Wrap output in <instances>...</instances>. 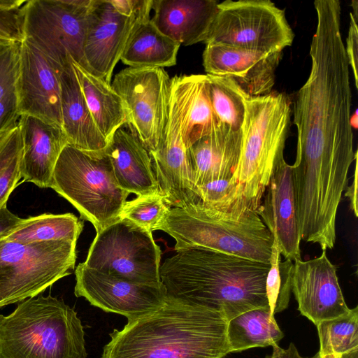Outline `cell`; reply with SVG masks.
I'll return each instance as SVG.
<instances>
[{
    "label": "cell",
    "instance_id": "6da1fadb",
    "mask_svg": "<svg viewBox=\"0 0 358 358\" xmlns=\"http://www.w3.org/2000/svg\"><path fill=\"white\" fill-rule=\"evenodd\" d=\"M269 264L203 248L176 251L159 268L166 296L222 314L228 322L248 310L269 308Z\"/></svg>",
    "mask_w": 358,
    "mask_h": 358
},
{
    "label": "cell",
    "instance_id": "7a4b0ae2",
    "mask_svg": "<svg viewBox=\"0 0 358 358\" xmlns=\"http://www.w3.org/2000/svg\"><path fill=\"white\" fill-rule=\"evenodd\" d=\"M227 324L220 313L166 296L159 308L115 329L101 358H223Z\"/></svg>",
    "mask_w": 358,
    "mask_h": 358
},
{
    "label": "cell",
    "instance_id": "3957f363",
    "mask_svg": "<svg viewBox=\"0 0 358 358\" xmlns=\"http://www.w3.org/2000/svg\"><path fill=\"white\" fill-rule=\"evenodd\" d=\"M240 158L230 182L237 201L257 213L269 180L285 159L291 101L284 93L252 96L243 91Z\"/></svg>",
    "mask_w": 358,
    "mask_h": 358
},
{
    "label": "cell",
    "instance_id": "277c9868",
    "mask_svg": "<svg viewBox=\"0 0 358 358\" xmlns=\"http://www.w3.org/2000/svg\"><path fill=\"white\" fill-rule=\"evenodd\" d=\"M157 230L175 240L176 251L199 247L269 264L273 236L257 213L247 207L214 209L197 200L171 207Z\"/></svg>",
    "mask_w": 358,
    "mask_h": 358
},
{
    "label": "cell",
    "instance_id": "5b68a950",
    "mask_svg": "<svg viewBox=\"0 0 358 358\" xmlns=\"http://www.w3.org/2000/svg\"><path fill=\"white\" fill-rule=\"evenodd\" d=\"M77 313L63 300L40 294L0 315V358H87Z\"/></svg>",
    "mask_w": 358,
    "mask_h": 358
},
{
    "label": "cell",
    "instance_id": "8992f818",
    "mask_svg": "<svg viewBox=\"0 0 358 358\" xmlns=\"http://www.w3.org/2000/svg\"><path fill=\"white\" fill-rule=\"evenodd\" d=\"M50 188L70 202L96 232L118 219L129 193L115 179L108 157L67 144L55 164Z\"/></svg>",
    "mask_w": 358,
    "mask_h": 358
},
{
    "label": "cell",
    "instance_id": "52a82bcc",
    "mask_svg": "<svg viewBox=\"0 0 358 358\" xmlns=\"http://www.w3.org/2000/svg\"><path fill=\"white\" fill-rule=\"evenodd\" d=\"M77 241L0 240V308L35 297L75 268Z\"/></svg>",
    "mask_w": 358,
    "mask_h": 358
},
{
    "label": "cell",
    "instance_id": "ba28073f",
    "mask_svg": "<svg viewBox=\"0 0 358 358\" xmlns=\"http://www.w3.org/2000/svg\"><path fill=\"white\" fill-rule=\"evenodd\" d=\"M92 0H28L21 8L23 41L62 69L84 67L83 42Z\"/></svg>",
    "mask_w": 358,
    "mask_h": 358
},
{
    "label": "cell",
    "instance_id": "9c48e42d",
    "mask_svg": "<svg viewBox=\"0 0 358 358\" xmlns=\"http://www.w3.org/2000/svg\"><path fill=\"white\" fill-rule=\"evenodd\" d=\"M152 232L118 218L96 232L83 263L132 282L160 283L162 251Z\"/></svg>",
    "mask_w": 358,
    "mask_h": 358
},
{
    "label": "cell",
    "instance_id": "30bf717a",
    "mask_svg": "<svg viewBox=\"0 0 358 358\" xmlns=\"http://www.w3.org/2000/svg\"><path fill=\"white\" fill-rule=\"evenodd\" d=\"M217 7L206 44L273 52H282L293 43L294 34L285 10L270 0H227Z\"/></svg>",
    "mask_w": 358,
    "mask_h": 358
},
{
    "label": "cell",
    "instance_id": "8fae6325",
    "mask_svg": "<svg viewBox=\"0 0 358 358\" xmlns=\"http://www.w3.org/2000/svg\"><path fill=\"white\" fill-rule=\"evenodd\" d=\"M170 78L163 68L128 67L111 84L127 112L129 129L149 152L159 145L166 124Z\"/></svg>",
    "mask_w": 358,
    "mask_h": 358
},
{
    "label": "cell",
    "instance_id": "7c38bea8",
    "mask_svg": "<svg viewBox=\"0 0 358 358\" xmlns=\"http://www.w3.org/2000/svg\"><path fill=\"white\" fill-rule=\"evenodd\" d=\"M185 103L182 87H169L166 124L157 150L149 152L158 192L171 207L183 208L198 199L192 176L187 150L184 144L181 124Z\"/></svg>",
    "mask_w": 358,
    "mask_h": 358
},
{
    "label": "cell",
    "instance_id": "4fadbf2b",
    "mask_svg": "<svg viewBox=\"0 0 358 358\" xmlns=\"http://www.w3.org/2000/svg\"><path fill=\"white\" fill-rule=\"evenodd\" d=\"M74 294L105 312L131 320L159 308L166 301V289L157 284L132 282L87 267L80 263L75 271Z\"/></svg>",
    "mask_w": 358,
    "mask_h": 358
},
{
    "label": "cell",
    "instance_id": "5bb4252c",
    "mask_svg": "<svg viewBox=\"0 0 358 358\" xmlns=\"http://www.w3.org/2000/svg\"><path fill=\"white\" fill-rule=\"evenodd\" d=\"M147 18L150 15H125L110 0H92L83 42V68L110 84L113 70L133 29Z\"/></svg>",
    "mask_w": 358,
    "mask_h": 358
},
{
    "label": "cell",
    "instance_id": "9a60e30c",
    "mask_svg": "<svg viewBox=\"0 0 358 358\" xmlns=\"http://www.w3.org/2000/svg\"><path fill=\"white\" fill-rule=\"evenodd\" d=\"M61 70L31 44L20 43L16 84L20 116H33L62 127Z\"/></svg>",
    "mask_w": 358,
    "mask_h": 358
},
{
    "label": "cell",
    "instance_id": "2e32d148",
    "mask_svg": "<svg viewBox=\"0 0 358 358\" xmlns=\"http://www.w3.org/2000/svg\"><path fill=\"white\" fill-rule=\"evenodd\" d=\"M292 292L301 314L315 325L347 313L336 266L322 251L318 257L294 262Z\"/></svg>",
    "mask_w": 358,
    "mask_h": 358
},
{
    "label": "cell",
    "instance_id": "e0dca14e",
    "mask_svg": "<svg viewBox=\"0 0 358 358\" xmlns=\"http://www.w3.org/2000/svg\"><path fill=\"white\" fill-rule=\"evenodd\" d=\"M282 55L213 43L206 44L203 65L207 75L229 77L246 94L258 96L272 92Z\"/></svg>",
    "mask_w": 358,
    "mask_h": 358
},
{
    "label": "cell",
    "instance_id": "ac0fdd59",
    "mask_svg": "<svg viewBox=\"0 0 358 358\" xmlns=\"http://www.w3.org/2000/svg\"><path fill=\"white\" fill-rule=\"evenodd\" d=\"M257 214L285 259H301V241L296 218L291 166L282 161L272 174Z\"/></svg>",
    "mask_w": 358,
    "mask_h": 358
},
{
    "label": "cell",
    "instance_id": "d6986e66",
    "mask_svg": "<svg viewBox=\"0 0 358 358\" xmlns=\"http://www.w3.org/2000/svg\"><path fill=\"white\" fill-rule=\"evenodd\" d=\"M18 126L23 143L22 178L48 188L57 161L68 144L66 136L62 127L33 116L20 115Z\"/></svg>",
    "mask_w": 358,
    "mask_h": 358
},
{
    "label": "cell",
    "instance_id": "ffe728a7",
    "mask_svg": "<svg viewBox=\"0 0 358 358\" xmlns=\"http://www.w3.org/2000/svg\"><path fill=\"white\" fill-rule=\"evenodd\" d=\"M241 142V129L220 124L187 148L194 191L215 180H231L240 158Z\"/></svg>",
    "mask_w": 358,
    "mask_h": 358
},
{
    "label": "cell",
    "instance_id": "44dd1931",
    "mask_svg": "<svg viewBox=\"0 0 358 358\" xmlns=\"http://www.w3.org/2000/svg\"><path fill=\"white\" fill-rule=\"evenodd\" d=\"M215 0H152L157 28L180 45L205 42L218 10Z\"/></svg>",
    "mask_w": 358,
    "mask_h": 358
},
{
    "label": "cell",
    "instance_id": "7402d4cb",
    "mask_svg": "<svg viewBox=\"0 0 358 358\" xmlns=\"http://www.w3.org/2000/svg\"><path fill=\"white\" fill-rule=\"evenodd\" d=\"M104 152L121 189L137 196L158 191L150 153L129 129L117 130Z\"/></svg>",
    "mask_w": 358,
    "mask_h": 358
},
{
    "label": "cell",
    "instance_id": "603a6c76",
    "mask_svg": "<svg viewBox=\"0 0 358 358\" xmlns=\"http://www.w3.org/2000/svg\"><path fill=\"white\" fill-rule=\"evenodd\" d=\"M62 128L68 144L90 152H103L108 144L88 109L71 59L60 71Z\"/></svg>",
    "mask_w": 358,
    "mask_h": 358
},
{
    "label": "cell",
    "instance_id": "cb8c5ba5",
    "mask_svg": "<svg viewBox=\"0 0 358 358\" xmlns=\"http://www.w3.org/2000/svg\"><path fill=\"white\" fill-rule=\"evenodd\" d=\"M71 63L93 120L108 142L117 130L127 124L124 102L111 84L72 60Z\"/></svg>",
    "mask_w": 358,
    "mask_h": 358
},
{
    "label": "cell",
    "instance_id": "d4e9b609",
    "mask_svg": "<svg viewBox=\"0 0 358 358\" xmlns=\"http://www.w3.org/2000/svg\"><path fill=\"white\" fill-rule=\"evenodd\" d=\"M180 46L161 32L151 18H147L135 25L120 60L133 68L164 69L176 65Z\"/></svg>",
    "mask_w": 358,
    "mask_h": 358
},
{
    "label": "cell",
    "instance_id": "484cf974",
    "mask_svg": "<svg viewBox=\"0 0 358 358\" xmlns=\"http://www.w3.org/2000/svg\"><path fill=\"white\" fill-rule=\"evenodd\" d=\"M227 337L230 352H234L257 347H273L284 337V334L270 308H258L230 320Z\"/></svg>",
    "mask_w": 358,
    "mask_h": 358
},
{
    "label": "cell",
    "instance_id": "4316f807",
    "mask_svg": "<svg viewBox=\"0 0 358 358\" xmlns=\"http://www.w3.org/2000/svg\"><path fill=\"white\" fill-rule=\"evenodd\" d=\"M185 99L182 117V137L186 148L216 129L220 123L208 95L206 76L185 75Z\"/></svg>",
    "mask_w": 358,
    "mask_h": 358
},
{
    "label": "cell",
    "instance_id": "83f0119b",
    "mask_svg": "<svg viewBox=\"0 0 358 358\" xmlns=\"http://www.w3.org/2000/svg\"><path fill=\"white\" fill-rule=\"evenodd\" d=\"M83 227V221L73 213H43L24 219L5 239L20 243L58 240L77 241Z\"/></svg>",
    "mask_w": 358,
    "mask_h": 358
},
{
    "label": "cell",
    "instance_id": "f1b7e54d",
    "mask_svg": "<svg viewBox=\"0 0 358 358\" xmlns=\"http://www.w3.org/2000/svg\"><path fill=\"white\" fill-rule=\"evenodd\" d=\"M20 43L0 41V137L18 123L16 84Z\"/></svg>",
    "mask_w": 358,
    "mask_h": 358
},
{
    "label": "cell",
    "instance_id": "f546056e",
    "mask_svg": "<svg viewBox=\"0 0 358 358\" xmlns=\"http://www.w3.org/2000/svg\"><path fill=\"white\" fill-rule=\"evenodd\" d=\"M206 76L210 103L220 124L241 130L245 113L243 90L229 77Z\"/></svg>",
    "mask_w": 358,
    "mask_h": 358
},
{
    "label": "cell",
    "instance_id": "4dcf8cb0",
    "mask_svg": "<svg viewBox=\"0 0 358 358\" xmlns=\"http://www.w3.org/2000/svg\"><path fill=\"white\" fill-rule=\"evenodd\" d=\"M317 326L320 357L341 355L358 348V307L341 316L320 322Z\"/></svg>",
    "mask_w": 358,
    "mask_h": 358
},
{
    "label": "cell",
    "instance_id": "1f68e13d",
    "mask_svg": "<svg viewBox=\"0 0 358 358\" xmlns=\"http://www.w3.org/2000/svg\"><path fill=\"white\" fill-rule=\"evenodd\" d=\"M23 143L17 124L0 137V209L22 178Z\"/></svg>",
    "mask_w": 358,
    "mask_h": 358
},
{
    "label": "cell",
    "instance_id": "d6a6232c",
    "mask_svg": "<svg viewBox=\"0 0 358 358\" xmlns=\"http://www.w3.org/2000/svg\"><path fill=\"white\" fill-rule=\"evenodd\" d=\"M279 248L273 241L266 279V292L271 313L275 315L288 306L292 292L294 262L282 261Z\"/></svg>",
    "mask_w": 358,
    "mask_h": 358
},
{
    "label": "cell",
    "instance_id": "836d02e7",
    "mask_svg": "<svg viewBox=\"0 0 358 358\" xmlns=\"http://www.w3.org/2000/svg\"><path fill=\"white\" fill-rule=\"evenodd\" d=\"M170 208L164 196L157 191L127 201L118 218L126 219L152 231L157 229Z\"/></svg>",
    "mask_w": 358,
    "mask_h": 358
},
{
    "label": "cell",
    "instance_id": "e575fe53",
    "mask_svg": "<svg viewBox=\"0 0 358 358\" xmlns=\"http://www.w3.org/2000/svg\"><path fill=\"white\" fill-rule=\"evenodd\" d=\"M24 0H0V41H23L21 8Z\"/></svg>",
    "mask_w": 358,
    "mask_h": 358
},
{
    "label": "cell",
    "instance_id": "d590c367",
    "mask_svg": "<svg viewBox=\"0 0 358 358\" xmlns=\"http://www.w3.org/2000/svg\"><path fill=\"white\" fill-rule=\"evenodd\" d=\"M352 10L350 13V26L348 34L345 45L349 66L352 68L355 87L358 88V1L353 0L351 2Z\"/></svg>",
    "mask_w": 358,
    "mask_h": 358
},
{
    "label": "cell",
    "instance_id": "8d00e7d4",
    "mask_svg": "<svg viewBox=\"0 0 358 358\" xmlns=\"http://www.w3.org/2000/svg\"><path fill=\"white\" fill-rule=\"evenodd\" d=\"M24 219L11 213L4 206L0 209V240L12 234L23 222Z\"/></svg>",
    "mask_w": 358,
    "mask_h": 358
},
{
    "label": "cell",
    "instance_id": "74e56055",
    "mask_svg": "<svg viewBox=\"0 0 358 358\" xmlns=\"http://www.w3.org/2000/svg\"><path fill=\"white\" fill-rule=\"evenodd\" d=\"M355 172L352 183L347 186L345 189V196L348 197L350 201V209L353 212L355 217H357V157L355 159Z\"/></svg>",
    "mask_w": 358,
    "mask_h": 358
},
{
    "label": "cell",
    "instance_id": "f35d334b",
    "mask_svg": "<svg viewBox=\"0 0 358 358\" xmlns=\"http://www.w3.org/2000/svg\"><path fill=\"white\" fill-rule=\"evenodd\" d=\"M273 353L265 358H308L301 357L295 345L291 343L287 349H282L278 345L273 347ZM312 358H320L318 352Z\"/></svg>",
    "mask_w": 358,
    "mask_h": 358
},
{
    "label": "cell",
    "instance_id": "ab89813d",
    "mask_svg": "<svg viewBox=\"0 0 358 358\" xmlns=\"http://www.w3.org/2000/svg\"><path fill=\"white\" fill-rule=\"evenodd\" d=\"M338 358H358V348L338 355Z\"/></svg>",
    "mask_w": 358,
    "mask_h": 358
}]
</instances>
